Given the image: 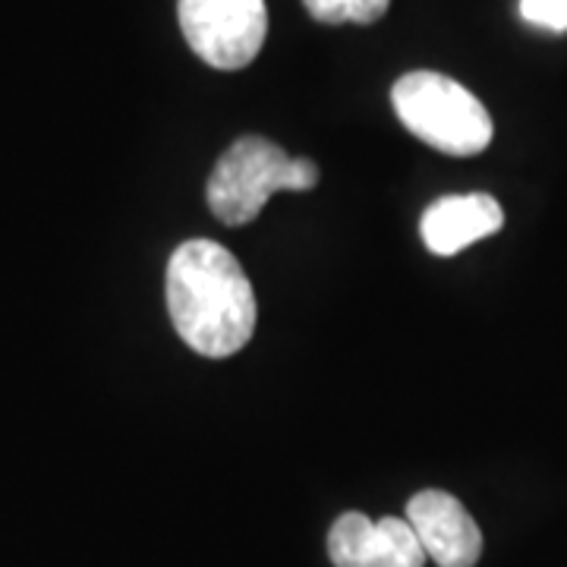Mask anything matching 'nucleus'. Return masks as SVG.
<instances>
[{
	"label": "nucleus",
	"mask_w": 567,
	"mask_h": 567,
	"mask_svg": "<svg viewBox=\"0 0 567 567\" xmlns=\"http://www.w3.org/2000/svg\"><path fill=\"white\" fill-rule=\"evenodd\" d=\"M328 558L334 567H423L425 548L406 517L369 520L347 511L328 533Z\"/></svg>",
	"instance_id": "nucleus-5"
},
{
	"label": "nucleus",
	"mask_w": 567,
	"mask_h": 567,
	"mask_svg": "<svg viewBox=\"0 0 567 567\" xmlns=\"http://www.w3.org/2000/svg\"><path fill=\"white\" fill-rule=\"evenodd\" d=\"M319 167L309 158H290L278 142L240 136L212 167L205 186L212 215L227 227L252 224L265 203L281 189H312Z\"/></svg>",
	"instance_id": "nucleus-2"
},
{
	"label": "nucleus",
	"mask_w": 567,
	"mask_h": 567,
	"mask_svg": "<svg viewBox=\"0 0 567 567\" xmlns=\"http://www.w3.org/2000/svg\"><path fill=\"white\" fill-rule=\"evenodd\" d=\"M505 227V208L488 193L445 196L423 212L420 234L435 256H457L476 240H486Z\"/></svg>",
	"instance_id": "nucleus-7"
},
{
	"label": "nucleus",
	"mask_w": 567,
	"mask_h": 567,
	"mask_svg": "<svg viewBox=\"0 0 567 567\" xmlns=\"http://www.w3.org/2000/svg\"><path fill=\"white\" fill-rule=\"evenodd\" d=\"M181 29L196 58L215 70H244L268 35L265 0H181Z\"/></svg>",
	"instance_id": "nucleus-4"
},
{
	"label": "nucleus",
	"mask_w": 567,
	"mask_h": 567,
	"mask_svg": "<svg viewBox=\"0 0 567 567\" xmlns=\"http://www.w3.org/2000/svg\"><path fill=\"white\" fill-rule=\"evenodd\" d=\"M398 121L425 145L470 158L492 142V117L486 104L457 80L432 70H413L391 89Z\"/></svg>",
	"instance_id": "nucleus-3"
},
{
	"label": "nucleus",
	"mask_w": 567,
	"mask_h": 567,
	"mask_svg": "<svg viewBox=\"0 0 567 567\" xmlns=\"http://www.w3.org/2000/svg\"><path fill=\"white\" fill-rule=\"evenodd\" d=\"M406 520L416 529L425 558L439 567H476L483 555V529L451 492H416L406 502Z\"/></svg>",
	"instance_id": "nucleus-6"
},
{
	"label": "nucleus",
	"mask_w": 567,
	"mask_h": 567,
	"mask_svg": "<svg viewBox=\"0 0 567 567\" xmlns=\"http://www.w3.org/2000/svg\"><path fill=\"white\" fill-rule=\"evenodd\" d=\"M520 13L539 29L567 32V0H520Z\"/></svg>",
	"instance_id": "nucleus-9"
},
{
	"label": "nucleus",
	"mask_w": 567,
	"mask_h": 567,
	"mask_svg": "<svg viewBox=\"0 0 567 567\" xmlns=\"http://www.w3.org/2000/svg\"><path fill=\"white\" fill-rule=\"evenodd\" d=\"M164 293L183 344L199 357H234L256 334L252 284L237 256L215 240H186L171 252Z\"/></svg>",
	"instance_id": "nucleus-1"
},
{
	"label": "nucleus",
	"mask_w": 567,
	"mask_h": 567,
	"mask_svg": "<svg viewBox=\"0 0 567 567\" xmlns=\"http://www.w3.org/2000/svg\"><path fill=\"white\" fill-rule=\"evenodd\" d=\"M309 17L324 25H341V22H360L372 25L388 13L391 0H303Z\"/></svg>",
	"instance_id": "nucleus-8"
}]
</instances>
